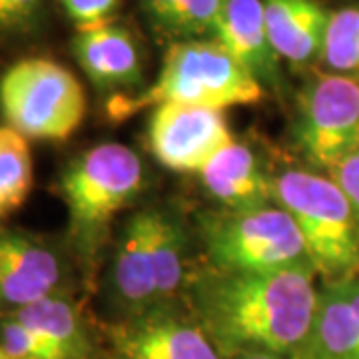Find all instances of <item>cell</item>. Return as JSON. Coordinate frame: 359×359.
Segmentation results:
<instances>
[{
	"instance_id": "cell-1",
	"label": "cell",
	"mask_w": 359,
	"mask_h": 359,
	"mask_svg": "<svg viewBox=\"0 0 359 359\" xmlns=\"http://www.w3.org/2000/svg\"><path fill=\"white\" fill-rule=\"evenodd\" d=\"M318 271H190L184 304L224 359L269 353L294 359L308 337L318 304Z\"/></svg>"
},
{
	"instance_id": "cell-2",
	"label": "cell",
	"mask_w": 359,
	"mask_h": 359,
	"mask_svg": "<svg viewBox=\"0 0 359 359\" xmlns=\"http://www.w3.org/2000/svg\"><path fill=\"white\" fill-rule=\"evenodd\" d=\"M144 188V166L132 148L106 142L78 154L60 172L56 192L68 212L66 242L92 285L112 222Z\"/></svg>"
},
{
	"instance_id": "cell-3",
	"label": "cell",
	"mask_w": 359,
	"mask_h": 359,
	"mask_svg": "<svg viewBox=\"0 0 359 359\" xmlns=\"http://www.w3.org/2000/svg\"><path fill=\"white\" fill-rule=\"evenodd\" d=\"M266 88L218 40L194 39L168 44L156 80L134 96H112L106 110L124 120L160 104H188L228 110L264 100Z\"/></svg>"
},
{
	"instance_id": "cell-4",
	"label": "cell",
	"mask_w": 359,
	"mask_h": 359,
	"mask_svg": "<svg viewBox=\"0 0 359 359\" xmlns=\"http://www.w3.org/2000/svg\"><path fill=\"white\" fill-rule=\"evenodd\" d=\"M273 196L276 204L294 218L321 282L358 276V219L334 180L290 168L273 178Z\"/></svg>"
},
{
	"instance_id": "cell-5",
	"label": "cell",
	"mask_w": 359,
	"mask_h": 359,
	"mask_svg": "<svg viewBox=\"0 0 359 359\" xmlns=\"http://www.w3.org/2000/svg\"><path fill=\"white\" fill-rule=\"evenodd\" d=\"M208 266L224 271H278L313 266L294 218L282 205L210 210L198 218Z\"/></svg>"
},
{
	"instance_id": "cell-6",
	"label": "cell",
	"mask_w": 359,
	"mask_h": 359,
	"mask_svg": "<svg viewBox=\"0 0 359 359\" xmlns=\"http://www.w3.org/2000/svg\"><path fill=\"white\" fill-rule=\"evenodd\" d=\"M0 112L26 140H68L86 116L84 88L66 66L32 56L0 76Z\"/></svg>"
},
{
	"instance_id": "cell-7",
	"label": "cell",
	"mask_w": 359,
	"mask_h": 359,
	"mask_svg": "<svg viewBox=\"0 0 359 359\" xmlns=\"http://www.w3.org/2000/svg\"><path fill=\"white\" fill-rule=\"evenodd\" d=\"M70 245L20 228L0 226V318L54 295L88 287Z\"/></svg>"
},
{
	"instance_id": "cell-8",
	"label": "cell",
	"mask_w": 359,
	"mask_h": 359,
	"mask_svg": "<svg viewBox=\"0 0 359 359\" xmlns=\"http://www.w3.org/2000/svg\"><path fill=\"white\" fill-rule=\"evenodd\" d=\"M294 144L311 166L330 172L359 148L358 74L321 72L297 94Z\"/></svg>"
},
{
	"instance_id": "cell-9",
	"label": "cell",
	"mask_w": 359,
	"mask_h": 359,
	"mask_svg": "<svg viewBox=\"0 0 359 359\" xmlns=\"http://www.w3.org/2000/svg\"><path fill=\"white\" fill-rule=\"evenodd\" d=\"M100 327L106 359H224L184 299Z\"/></svg>"
},
{
	"instance_id": "cell-10",
	"label": "cell",
	"mask_w": 359,
	"mask_h": 359,
	"mask_svg": "<svg viewBox=\"0 0 359 359\" xmlns=\"http://www.w3.org/2000/svg\"><path fill=\"white\" fill-rule=\"evenodd\" d=\"M233 142L224 110L160 104L148 122V144L154 158L172 172L196 174Z\"/></svg>"
},
{
	"instance_id": "cell-11",
	"label": "cell",
	"mask_w": 359,
	"mask_h": 359,
	"mask_svg": "<svg viewBox=\"0 0 359 359\" xmlns=\"http://www.w3.org/2000/svg\"><path fill=\"white\" fill-rule=\"evenodd\" d=\"M110 320L130 318L160 306L152 256V208L132 214L118 231L106 278Z\"/></svg>"
},
{
	"instance_id": "cell-12",
	"label": "cell",
	"mask_w": 359,
	"mask_h": 359,
	"mask_svg": "<svg viewBox=\"0 0 359 359\" xmlns=\"http://www.w3.org/2000/svg\"><path fill=\"white\" fill-rule=\"evenodd\" d=\"M72 56L92 86L118 96L122 90L142 86V56L138 42L126 26L114 20L80 28L70 42Z\"/></svg>"
},
{
	"instance_id": "cell-13",
	"label": "cell",
	"mask_w": 359,
	"mask_h": 359,
	"mask_svg": "<svg viewBox=\"0 0 359 359\" xmlns=\"http://www.w3.org/2000/svg\"><path fill=\"white\" fill-rule=\"evenodd\" d=\"M294 359H359V276L321 282L311 327Z\"/></svg>"
},
{
	"instance_id": "cell-14",
	"label": "cell",
	"mask_w": 359,
	"mask_h": 359,
	"mask_svg": "<svg viewBox=\"0 0 359 359\" xmlns=\"http://www.w3.org/2000/svg\"><path fill=\"white\" fill-rule=\"evenodd\" d=\"M212 39L218 40L264 88H282V58L269 40L262 0H226Z\"/></svg>"
},
{
	"instance_id": "cell-15",
	"label": "cell",
	"mask_w": 359,
	"mask_h": 359,
	"mask_svg": "<svg viewBox=\"0 0 359 359\" xmlns=\"http://www.w3.org/2000/svg\"><path fill=\"white\" fill-rule=\"evenodd\" d=\"M205 194L222 210H252L276 204L273 174L244 142L233 138L200 172Z\"/></svg>"
},
{
	"instance_id": "cell-16",
	"label": "cell",
	"mask_w": 359,
	"mask_h": 359,
	"mask_svg": "<svg viewBox=\"0 0 359 359\" xmlns=\"http://www.w3.org/2000/svg\"><path fill=\"white\" fill-rule=\"evenodd\" d=\"M26 327L60 347L70 359H102V327L90 318L80 295H54L13 313Z\"/></svg>"
},
{
	"instance_id": "cell-17",
	"label": "cell",
	"mask_w": 359,
	"mask_h": 359,
	"mask_svg": "<svg viewBox=\"0 0 359 359\" xmlns=\"http://www.w3.org/2000/svg\"><path fill=\"white\" fill-rule=\"evenodd\" d=\"M273 48L294 68L320 62L332 13L320 0H262Z\"/></svg>"
},
{
	"instance_id": "cell-18",
	"label": "cell",
	"mask_w": 359,
	"mask_h": 359,
	"mask_svg": "<svg viewBox=\"0 0 359 359\" xmlns=\"http://www.w3.org/2000/svg\"><path fill=\"white\" fill-rule=\"evenodd\" d=\"M188 236L178 219L162 208H152V256L160 306L180 302L190 278Z\"/></svg>"
},
{
	"instance_id": "cell-19",
	"label": "cell",
	"mask_w": 359,
	"mask_h": 359,
	"mask_svg": "<svg viewBox=\"0 0 359 359\" xmlns=\"http://www.w3.org/2000/svg\"><path fill=\"white\" fill-rule=\"evenodd\" d=\"M226 0H142L148 22L160 39L172 42L212 39Z\"/></svg>"
},
{
	"instance_id": "cell-20",
	"label": "cell",
	"mask_w": 359,
	"mask_h": 359,
	"mask_svg": "<svg viewBox=\"0 0 359 359\" xmlns=\"http://www.w3.org/2000/svg\"><path fill=\"white\" fill-rule=\"evenodd\" d=\"M32 184L34 164L28 140L11 126H0V219L25 204Z\"/></svg>"
},
{
	"instance_id": "cell-21",
	"label": "cell",
	"mask_w": 359,
	"mask_h": 359,
	"mask_svg": "<svg viewBox=\"0 0 359 359\" xmlns=\"http://www.w3.org/2000/svg\"><path fill=\"white\" fill-rule=\"evenodd\" d=\"M320 62L327 72L359 74V4L332 13Z\"/></svg>"
},
{
	"instance_id": "cell-22",
	"label": "cell",
	"mask_w": 359,
	"mask_h": 359,
	"mask_svg": "<svg viewBox=\"0 0 359 359\" xmlns=\"http://www.w3.org/2000/svg\"><path fill=\"white\" fill-rule=\"evenodd\" d=\"M0 349L11 359H70L60 347L13 316L0 318Z\"/></svg>"
},
{
	"instance_id": "cell-23",
	"label": "cell",
	"mask_w": 359,
	"mask_h": 359,
	"mask_svg": "<svg viewBox=\"0 0 359 359\" xmlns=\"http://www.w3.org/2000/svg\"><path fill=\"white\" fill-rule=\"evenodd\" d=\"M44 0H0V36L18 39L39 30Z\"/></svg>"
},
{
	"instance_id": "cell-24",
	"label": "cell",
	"mask_w": 359,
	"mask_h": 359,
	"mask_svg": "<svg viewBox=\"0 0 359 359\" xmlns=\"http://www.w3.org/2000/svg\"><path fill=\"white\" fill-rule=\"evenodd\" d=\"M65 8L66 16L76 25V28L110 22L120 6V0H58Z\"/></svg>"
},
{
	"instance_id": "cell-25",
	"label": "cell",
	"mask_w": 359,
	"mask_h": 359,
	"mask_svg": "<svg viewBox=\"0 0 359 359\" xmlns=\"http://www.w3.org/2000/svg\"><path fill=\"white\" fill-rule=\"evenodd\" d=\"M327 176L339 186V190L346 194L347 202L351 205L359 226V148L347 154L341 162H337Z\"/></svg>"
},
{
	"instance_id": "cell-26",
	"label": "cell",
	"mask_w": 359,
	"mask_h": 359,
	"mask_svg": "<svg viewBox=\"0 0 359 359\" xmlns=\"http://www.w3.org/2000/svg\"><path fill=\"white\" fill-rule=\"evenodd\" d=\"M228 359H290L282 355H269V353H242V355H233Z\"/></svg>"
},
{
	"instance_id": "cell-27",
	"label": "cell",
	"mask_w": 359,
	"mask_h": 359,
	"mask_svg": "<svg viewBox=\"0 0 359 359\" xmlns=\"http://www.w3.org/2000/svg\"><path fill=\"white\" fill-rule=\"evenodd\" d=\"M0 359H11V358H8V355H6V353H4V351L0 349Z\"/></svg>"
},
{
	"instance_id": "cell-28",
	"label": "cell",
	"mask_w": 359,
	"mask_h": 359,
	"mask_svg": "<svg viewBox=\"0 0 359 359\" xmlns=\"http://www.w3.org/2000/svg\"><path fill=\"white\" fill-rule=\"evenodd\" d=\"M102 359H106V358H102Z\"/></svg>"
}]
</instances>
